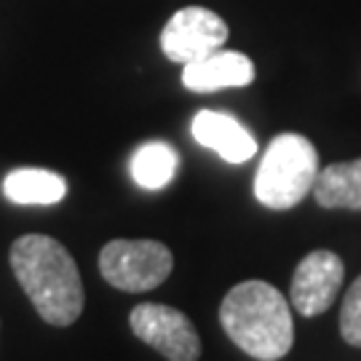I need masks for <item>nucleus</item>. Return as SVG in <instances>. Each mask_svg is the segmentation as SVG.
Segmentation results:
<instances>
[{
  "label": "nucleus",
  "instance_id": "nucleus-12",
  "mask_svg": "<svg viewBox=\"0 0 361 361\" xmlns=\"http://www.w3.org/2000/svg\"><path fill=\"white\" fill-rule=\"evenodd\" d=\"M180 155L166 142H145L131 155V180L145 190H161L174 180Z\"/></svg>",
  "mask_w": 361,
  "mask_h": 361
},
{
  "label": "nucleus",
  "instance_id": "nucleus-1",
  "mask_svg": "<svg viewBox=\"0 0 361 361\" xmlns=\"http://www.w3.org/2000/svg\"><path fill=\"white\" fill-rule=\"evenodd\" d=\"M11 268L38 316L51 326H70L83 313L86 292L73 255L51 235L27 233L11 244Z\"/></svg>",
  "mask_w": 361,
  "mask_h": 361
},
{
  "label": "nucleus",
  "instance_id": "nucleus-5",
  "mask_svg": "<svg viewBox=\"0 0 361 361\" xmlns=\"http://www.w3.org/2000/svg\"><path fill=\"white\" fill-rule=\"evenodd\" d=\"M225 40H228V25L219 13L201 6H188L166 22L161 32V51L169 62L190 65L219 51Z\"/></svg>",
  "mask_w": 361,
  "mask_h": 361
},
{
  "label": "nucleus",
  "instance_id": "nucleus-11",
  "mask_svg": "<svg viewBox=\"0 0 361 361\" xmlns=\"http://www.w3.org/2000/svg\"><path fill=\"white\" fill-rule=\"evenodd\" d=\"M313 198L324 209L361 212V158L322 169L313 185Z\"/></svg>",
  "mask_w": 361,
  "mask_h": 361
},
{
  "label": "nucleus",
  "instance_id": "nucleus-6",
  "mask_svg": "<svg viewBox=\"0 0 361 361\" xmlns=\"http://www.w3.org/2000/svg\"><path fill=\"white\" fill-rule=\"evenodd\" d=\"M131 332L145 345L155 348L169 361H195L201 356V340L193 322L177 308L142 302L131 310Z\"/></svg>",
  "mask_w": 361,
  "mask_h": 361
},
{
  "label": "nucleus",
  "instance_id": "nucleus-2",
  "mask_svg": "<svg viewBox=\"0 0 361 361\" xmlns=\"http://www.w3.org/2000/svg\"><path fill=\"white\" fill-rule=\"evenodd\" d=\"M219 324L246 356L279 361L292 350L295 324L286 297L268 281H241L219 305Z\"/></svg>",
  "mask_w": 361,
  "mask_h": 361
},
{
  "label": "nucleus",
  "instance_id": "nucleus-7",
  "mask_svg": "<svg viewBox=\"0 0 361 361\" xmlns=\"http://www.w3.org/2000/svg\"><path fill=\"white\" fill-rule=\"evenodd\" d=\"M343 276H345V265L335 252L319 249L305 255L292 276V305L297 313L313 319L332 308L343 286Z\"/></svg>",
  "mask_w": 361,
  "mask_h": 361
},
{
  "label": "nucleus",
  "instance_id": "nucleus-9",
  "mask_svg": "<svg viewBox=\"0 0 361 361\" xmlns=\"http://www.w3.org/2000/svg\"><path fill=\"white\" fill-rule=\"evenodd\" d=\"M255 80V65L252 59L241 51H219L209 54L198 62H190L182 70V83L185 89L195 94H212L219 89H238L249 86Z\"/></svg>",
  "mask_w": 361,
  "mask_h": 361
},
{
  "label": "nucleus",
  "instance_id": "nucleus-13",
  "mask_svg": "<svg viewBox=\"0 0 361 361\" xmlns=\"http://www.w3.org/2000/svg\"><path fill=\"white\" fill-rule=\"evenodd\" d=\"M340 335L343 340L361 348V276L350 284L348 295L343 297V308H340Z\"/></svg>",
  "mask_w": 361,
  "mask_h": 361
},
{
  "label": "nucleus",
  "instance_id": "nucleus-4",
  "mask_svg": "<svg viewBox=\"0 0 361 361\" xmlns=\"http://www.w3.org/2000/svg\"><path fill=\"white\" fill-rule=\"evenodd\" d=\"M171 268V249L153 238H116L99 252L102 279L123 292H150L166 281Z\"/></svg>",
  "mask_w": 361,
  "mask_h": 361
},
{
  "label": "nucleus",
  "instance_id": "nucleus-8",
  "mask_svg": "<svg viewBox=\"0 0 361 361\" xmlns=\"http://www.w3.org/2000/svg\"><path fill=\"white\" fill-rule=\"evenodd\" d=\"M193 137L198 145L228 161V164H246L257 153V140L241 121L217 110H201L193 118Z\"/></svg>",
  "mask_w": 361,
  "mask_h": 361
},
{
  "label": "nucleus",
  "instance_id": "nucleus-10",
  "mask_svg": "<svg viewBox=\"0 0 361 361\" xmlns=\"http://www.w3.org/2000/svg\"><path fill=\"white\" fill-rule=\"evenodd\" d=\"M3 195L19 207H54L67 195V180L49 169H13L3 180Z\"/></svg>",
  "mask_w": 361,
  "mask_h": 361
},
{
  "label": "nucleus",
  "instance_id": "nucleus-3",
  "mask_svg": "<svg viewBox=\"0 0 361 361\" xmlns=\"http://www.w3.org/2000/svg\"><path fill=\"white\" fill-rule=\"evenodd\" d=\"M319 171V153L308 137L279 134L262 153L255 174V198L276 212L292 209L313 193Z\"/></svg>",
  "mask_w": 361,
  "mask_h": 361
}]
</instances>
